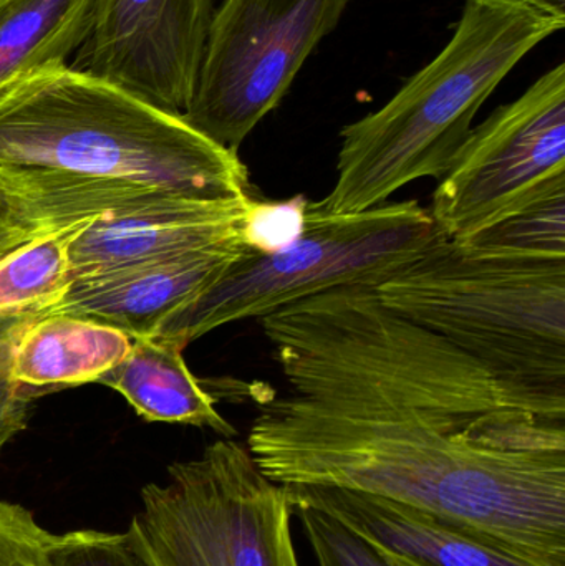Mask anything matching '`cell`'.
Listing matches in <instances>:
<instances>
[{
    "mask_svg": "<svg viewBox=\"0 0 565 566\" xmlns=\"http://www.w3.org/2000/svg\"><path fill=\"white\" fill-rule=\"evenodd\" d=\"M248 449L284 488L380 495L461 525L536 566H565V418L262 401Z\"/></svg>",
    "mask_w": 565,
    "mask_h": 566,
    "instance_id": "6da1fadb",
    "label": "cell"
},
{
    "mask_svg": "<svg viewBox=\"0 0 565 566\" xmlns=\"http://www.w3.org/2000/svg\"><path fill=\"white\" fill-rule=\"evenodd\" d=\"M0 175L15 221L39 232L163 199L251 196L238 153L69 65L36 70L0 92Z\"/></svg>",
    "mask_w": 565,
    "mask_h": 566,
    "instance_id": "7a4b0ae2",
    "label": "cell"
},
{
    "mask_svg": "<svg viewBox=\"0 0 565 566\" xmlns=\"http://www.w3.org/2000/svg\"><path fill=\"white\" fill-rule=\"evenodd\" d=\"M564 25L565 13L533 0H467L437 59L387 105L342 129L337 179L318 205L355 214L417 179L443 178L491 93Z\"/></svg>",
    "mask_w": 565,
    "mask_h": 566,
    "instance_id": "3957f363",
    "label": "cell"
},
{
    "mask_svg": "<svg viewBox=\"0 0 565 566\" xmlns=\"http://www.w3.org/2000/svg\"><path fill=\"white\" fill-rule=\"evenodd\" d=\"M375 290L387 308L501 375L565 389V255L441 234Z\"/></svg>",
    "mask_w": 565,
    "mask_h": 566,
    "instance_id": "277c9868",
    "label": "cell"
},
{
    "mask_svg": "<svg viewBox=\"0 0 565 566\" xmlns=\"http://www.w3.org/2000/svg\"><path fill=\"white\" fill-rule=\"evenodd\" d=\"M441 234L430 209L415 199L355 214H331L318 201L308 202L297 241L274 254L245 248L218 281L175 310L149 336L186 348L219 326L262 318L328 290L377 289Z\"/></svg>",
    "mask_w": 565,
    "mask_h": 566,
    "instance_id": "5b68a950",
    "label": "cell"
},
{
    "mask_svg": "<svg viewBox=\"0 0 565 566\" xmlns=\"http://www.w3.org/2000/svg\"><path fill=\"white\" fill-rule=\"evenodd\" d=\"M292 517L287 489L222 438L145 485L128 531L149 566H301Z\"/></svg>",
    "mask_w": 565,
    "mask_h": 566,
    "instance_id": "8992f818",
    "label": "cell"
},
{
    "mask_svg": "<svg viewBox=\"0 0 565 566\" xmlns=\"http://www.w3.org/2000/svg\"><path fill=\"white\" fill-rule=\"evenodd\" d=\"M350 0H222L215 10L191 103L182 118L238 153L278 108L302 65Z\"/></svg>",
    "mask_w": 565,
    "mask_h": 566,
    "instance_id": "52a82bcc",
    "label": "cell"
},
{
    "mask_svg": "<svg viewBox=\"0 0 565 566\" xmlns=\"http://www.w3.org/2000/svg\"><path fill=\"white\" fill-rule=\"evenodd\" d=\"M565 185V63L471 129L440 179L430 214L467 241Z\"/></svg>",
    "mask_w": 565,
    "mask_h": 566,
    "instance_id": "ba28073f",
    "label": "cell"
},
{
    "mask_svg": "<svg viewBox=\"0 0 565 566\" xmlns=\"http://www.w3.org/2000/svg\"><path fill=\"white\" fill-rule=\"evenodd\" d=\"M215 10V0H95L83 70L182 116Z\"/></svg>",
    "mask_w": 565,
    "mask_h": 566,
    "instance_id": "9c48e42d",
    "label": "cell"
},
{
    "mask_svg": "<svg viewBox=\"0 0 565 566\" xmlns=\"http://www.w3.org/2000/svg\"><path fill=\"white\" fill-rule=\"evenodd\" d=\"M252 195L228 201L163 199L80 221L69 244L73 281L171 261L241 238Z\"/></svg>",
    "mask_w": 565,
    "mask_h": 566,
    "instance_id": "30bf717a",
    "label": "cell"
},
{
    "mask_svg": "<svg viewBox=\"0 0 565 566\" xmlns=\"http://www.w3.org/2000/svg\"><path fill=\"white\" fill-rule=\"evenodd\" d=\"M285 489L292 505L331 515L391 566H536L477 532L380 495Z\"/></svg>",
    "mask_w": 565,
    "mask_h": 566,
    "instance_id": "8fae6325",
    "label": "cell"
},
{
    "mask_svg": "<svg viewBox=\"0 0 565 566\" xmlns=\"http://www.w3.org/2000/svg\"><path fill=\"white\" fill-rule=\"evenodd\" d=\"M245 251L241 238L171 261L75 279L62 302L45 315H70L149 336L175 310L195 298Z\"/></svg>",
    "mask_w": 565,
    "mask_h": 566,
    "instance_id": "7c38bea8",
    "label": "cell"
},
{
    "mask_svg": "<svg viewBox=\"0 0 565 566\" xmlns=\"http://www.w3.org/2000/svg\"><path fill=\"white\" fill-rule=\"evenodd\" d=\"M132 346L122 329L70 315L20 323L13 333L10 369L17 381L40 389L98 382Z\"/></svg>",
    "mask_w": 565,
    "mask_h": 566,
    "instance_id": "4fadbf2b",
    "label": "cell"
},
{
    "mask_svg": "<svg viewBox=\"0 0 565 566\" xmlns=\"http://www.w3.org/2000/svg\"><path fill=\"white\" fill-rule=\"evenodd\" d=\"M182 346L159 336H136L125 358L98 382L125 396L136 415L149 422L208 428L226 439L238 436L216 401L189 371Z\"/></svg>",
    "mask_w": 565,
    "mask_h": 566,
    "instance_id": "5bb4252c",
    "label": "cell"
},
{
    "mask_svg": "<svg viewBox=\"0 0 565 566\" xmlns=\"http://www.w3.org/2000/svg\"><path fill=\"white\" fill-rule=\"evenodd\" d=\"M95 0H0V92L36 70L66 65L88 39Z\"/></svg>",
    "mask_w": 565,
    "mask_h": 566,
    "instance_id": "9a60e30c",
    "label": "cell"
},
{
    "mask_svg": "<svg viewBox=\"0 0 565 566\" xmlns=\"http://www.w3.org/2000/svg\"><path fill=\"white\" fill-rule=\"evenodd\" d=\"M76 224L40 232L0 255V318H40L62 302L73 283L69 244Z\"/></svg>",
    "mask_w": 565,
    "mask_h": 566,
    "instance_id": "2e32d148",
    "label": "cell"
},
{
    "mask_svg": "<svg viewBox=\"0 0 565 566\" xmlns=\"http://www.w3.org/2000/svg\"><path fill=\"white\" fill-rule=\"evenodd\" d=\"M463 242L500 251L565 255V185Z\"/></svg>",
    "mask_w": 565,
    "mask_h": 566,
    "instance_id": "e0dca14e",
    "label": "cell"
},
{
    "mask_svg": "<svg viewBox=\"0 0 565 566\" xmlns=\"http://www.w3.org/2000/svg\"><path fill=\"white\" fill-rule=\"evenodd\" d=\"M307 205L304 196H295L287 201L251 198L239 224L245 248L259 254H274L289 248L304 231Z\"/></svg>",
    "mask_w": 565,
    "mask_h": 566,
    "instance_id": "ac0fdd59",
    "label": "cell"
},
{
    "mask_svg": "<svg viewBox=\"0 0 565 566\" xmlns=\"http://www.w3.org/2000/svg\"><path fill=\"white\" fill-rule=\"evenodd\" d=\"M46 566H149L132 532L73 531L56 535Z\"/></svg>",
    "mask_w": 565,
    "mask_h": 566,
    "instance_id": "d6986e66",
    "label": "cell"
},
{
    "mask_svg": "<svg viewBox=\"0 0 565 566\" xmlns=\"http://www.w3.org/2000/svg\"><path fill=\"white\" fill-rule=\"evenodd\" d=\"M301 518L318 566H391L341 522L305 505H292Z\"/></svg>",
    "mask_w": 565,
    "mask_h": 566,
    "instance_id": "ffe728a7",
    "label": "cell"
},
{
    "mask_svg": "<svg viewBox=\"0 0 565 566\" xmlns=\"http://www.w3.org/2000/svg\"><path fill=\"white\" fill-rule=\"evenodd\" d=\"M55 541L32 512L0 501V566H46Z\"/></svg>",
    "mask_w": 565,
    "mask_h": 566,
    "instance_id": "44dd1931",
    "label": "cell"
},
{
    "mask_svg": "<svg viewBox=\"0 0 565 566\" xmlns=\"http://www.w3.org/2000/svg\"><path fill=\"white\" fill-rule=\"evenodd\" d=\"M19 325L0 336V455L6 446L27 428L30 402L39 395L35 389L17 381L10 369L13 333Z\"/></svg>",
    "mask_w": 565,
    "mask_h": 566,
    "instance_id": "7402d4cb",
    "label": "cell"
},
{
    "mask_svg": "<svg viewBox=\"0 0 565 566\" xmlns=\"http://www.w3.org/2000/svg\"><path fill=\"white\" fill-rule=\"evenodd\" d=\"M36 234H40V232L32 231V229L22 224L3 226V228H0V255L6 254L10 249L17 248L22 242L29 241Z\"/></svg>",
    "mask_w": 565,
    "mask_h": 566,
    "instance_id": "603a6c76",
    "label": "cell"
},
{
    "mask_svg": "<svg viewBox=\"0 0 565 566\" xmlns=\"http://www.w3.org/2000/svg\"><path fill=\"white\" fill-rule=\"evenodd\" d=\"M10 224H20V222H17L15 218H13L9 185H7L6 179L0 175V228Z\"/></svg>",
    "mask_w": 565,
    "mask_h": 566,
    "instance_id": "cb8c5ba5",
    "label": "cell"
},
{
    "mask_svg": "<svg viewBox=\"0 0 565 566\" xmlns=\"http://www.w3.org/2000/svg\"><path fill=\"white\" fill-rule=\"evenodd\" d=\"M23 319L29 318H0V336L6 335V333H9L12 328H15V326L19 325L20 322H23Z\"/></svg>",
    "mask_w": 565,
    "mask_h": 566,
    "instance_id": "d4e9b609",
    "label": "cell"
},
{
    "mask_svg": "<svg viewBox=\"0 0 565 566\" xmlns=\"http://www.w3.org/2000/svg\"><path fill=\"white\" fill-rule=\"evenodd\" d=\"M533 2L543 3V6L556 10V12L565 13V0H533Z\"/></svg>",
    "mask_w": 565,
    "mask_h": 566,
    "instance_id": "484cf974",
    "label": "cell"
}]
</instances>
